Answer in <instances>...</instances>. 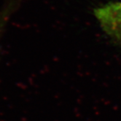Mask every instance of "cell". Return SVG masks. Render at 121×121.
Segmentation results:
<instances>
[{
	"mask_svg": "<svg viewBox=\"0 0 121 121\" xmlns=\"http://www.w3.org/2000/svg\"><path fill=\"white\" fill-rule=\"evenodd\" d=\"M101 29L121 43V2H110L94 10Z\"/></svg>",
	"mask_w": 121,
	"mask_h": 121,
	"instance_id": "cell-1",
	"label": "cell"
},
{
	"mask_svg": "<svg viewBox=\"0 0 121 121\" xmlns=\"http://www.w3.org/2000/svg\"><path fill=\"white\" fill-rule=\"evenodd\" d=\"M17 8L15 2L11 1L6 4L0 10V39L4 34V29Z\"/></svg>",
	"mask_w": 121,
	"mask_h": 121,
	"instance_id": "cell-2",
	"label": "cell"
}]
</instances>
